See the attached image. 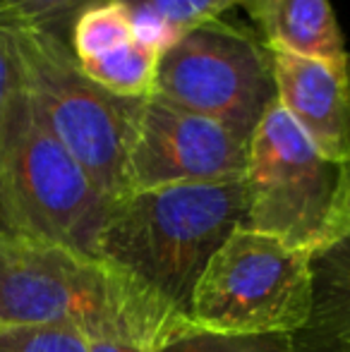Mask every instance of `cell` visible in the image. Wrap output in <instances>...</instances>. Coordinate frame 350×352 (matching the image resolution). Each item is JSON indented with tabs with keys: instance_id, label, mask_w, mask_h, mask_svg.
Returning <instances> with one entry per match:
<instances>
[{
	"instance_id": "13",
	"label": "cell",
	"mask_w": 350,
	"mask_h": 352,
	"mask_svg": "<svg viewBox=\"0 0 350 352\" xmlns=\"http://www.w3.org/2000/svg\"><path fill=\"white\" fill-rule=\"evenodd\" d=\"M156 352H298L290 333H219L199 326H175Z\"/></svg>"
},
{
	"instance_id": "9",
	"label": "cell",
	"mask_w": 350,
	"mask_h": 352,
	"mask_svg": "<svg viewBox=\"0 0 350 352\" xmlns=\"http://www.w3.org/2000/svg\"><path fill=\"white\" fill-rule=\"evenodd\" d=\"M278 108L329 161L350 158V60L327 63L271 51Z\"/></svg>"
},
{
	"instance_id": "17",
	"label": "cell",
	"mask_w": 350,
	"mask_h": 352,
	"mask_svg": "<svg viewBox=\"0 0 350 352\" xmlns=\"http://www.w3.org/2000/svg\"><path fill=\"white\" fill-rule=\"evenodd\" d=\"M350 228V158L341 163V190H338V211H336V235Z\"/></svg>"
},
{
	"instance_id": "2",
	"label": "cell",
	"mask_w": 350,
	"mask_h": 352,
	"mask_svg": "<svg viewBox=\"0 0 350 352\" xmlns=\"http://www.w3.org/2000/svg\"><path fill=\"white\" fill-rule=\"evenodd\" d=\"M185 321L106 261L0 230V326H70L156 350Z\"/></svg>"
},
{
	"instance_id": "16",
	"label": "cell",
	"mask_w": 350,
	"mask_h": 352,
	"mask_svg": "<svg viewBox=\"0 0 350 352\" xmlns=\"http://www.w3.org/2000/svg\"><path fill=\"white\" fill-rule=\"evenodd\" d=\"M0 352H89L70 326H0Z\"/></svg>"
},
{
	"instance_id": "1",
	"label": "cell",
	"mask_w": 350,
	"mask_h": 352,
	"mask_svg": "<svg viewBox=\"0 0 350 352\" xmlns=\"http://www.w3.org/2000/svg\"><path fill=\"white\" fill-rule=\"evenodd\" d=\"M243 180L171 185L113 201L96 256L190 321L195 287L219 247L245 226Z\"/></svg>"
},
{
	"instance_id": "8",
	"label": "cell",
	"mask_w": 350,
	"mask_h": 352,
	"mask_svg": "<svg viewBox=\"0 0 350 352\" xmlns=\"http://www.w3.org/2000/svg\"><path fill=\"white\" fill-rule=\"evenodd\" d=\"M250 144L228 127L146 94L127 161V195L171 185L243 180Z\"/></svg>"
},
{
	"instance_id": "14",
	"label": "cell",
	"mask_w": 350,
	"mask_h": 352,
	"mask_svg": "<svg viewBox=\"0 0 350 352\" xmlns=\"http://www.w3.org/2000/svg\"><path fill=\"white\" fill-rule=\"evenodd\" d=\"M96 3L103 0H0V14L67 41L75 19Z\"/></svg>"
},
{
	"instance_id": "11",
	"label": "cell",
	"mask_w": 350,
	"mask_h": 352,
	"mask_svg": "<svg viewBox=\"0 0 350 352\" xmlns=\"http://www.w3.org/2000/svg\"><path fill=\"white\" fill-rule=\"evenodd\" d=\"M309 336L333 345L350 343V228L312 252Z\"/></svg>"
},
{
	"instance_id": "10",
	"label": "cell",
	"mask_w": 350,
	"mask_h": 352,
	"mask_svg": "<svg viewBox=\"0 0 350 352\" xmlns=\"http://www.w3.org/2000/svg\"><path fill=\"white\" fill-rule=\"evenodd\" d=\"M254 34L269 51L327 63H346L350 53L329 0H240Z\"/></svg>"
},
{
	"instance_id": "6",
	"label": "cell",
	"mask_w": 350,
	"mask_h": 352,
	"mask_svg": "<svg viewBox=\"0 0 350 352\" xmlns=\"http://www.w3.org/2000/svg\"><path fill=\"white\" fill-rule=\"evenodd\" d=\"M151 94L216 120L248 144L278 106L271 51L254 32L223 17L187 29L159 53Z\"/></svg>"
},
{
	"instance_id": "19",
	"label": "cell",
	"mask_w": 350,
	"mask_h": 352,
	"mask_svg": "<svg viewBox=\"0 0 350 352\" xmlns=\"http://www.w3.org/2000/svg\"><path fill=\"white\" fill-rule=\"evenodd\" d=\"M341 348V352H350V343H343V345H338Z\"/></svg>"
},
{
	"instance_id": "20",
	"label": "cell",
	"mask_w": 350,
	"mask_h": 352,
	"mask_svg": "<svg viewBox=\"0 0 350 352\" xmlns=\"http://www.w3.org/2000/svg\"><path fill=\"white\" fill-rule=\"evenodd\" d=\"M0 230H5V226H3V221H0Z\"/></svg>"
},
{
	"instance_id": "12",
	"label": "cell",
	"mask_w": 350,
	"mask_h": 352,
	"mask_svg": "<svg viewBox=\"0 0 350 352\" xmlns=\"http://www.w3.org/2000/svg\"><path fill=\"white\" fill-rule=\"evenodd\" d=\"M130 12L137 36L164 51L182 32L223 17L240 0H116Z\"/></svg>"
},
{
	"instance_id": "5",
	"label": "cell",
	"mask_w": 350,
	"mask_h": 352,
	"mask_svg": "<svg viewBox=\"0 0 350 352\" xmlns=\"http://www.w3.org/2000/svg\"><path fill=\"white\" fill-rule=\"evenodd\" d=\"M312 311V252L240 226L206 264L190 324L219 333L305 331Z\"/></svg>"
},
{
	"instance_id": "4",
	"label": "cell",
	"mask_w": 350,
	"mask_h": 352,
	"mask_svg": "<svg viewBox=\"0 0 350 352\" xmlns=\"http://www.w3.org/2000/svg\"><path fill=\"white\" fill-rule=\"evenodd\" d=\"M113 201L43 127L27 91L10 118L0 156V221L5 230L41 237L96 256Z\"/></svg>"
},
{
	"instance_id": "7",
	"label": "cell",
	"mask_w": 350,
	"mask_h": 352,
	"mask_svg": "<svg viewBox=\"0 0 350 352\" xmlns=\"http://www.w3.org/2000/svg\"><path fill=\"white\" fill-rule=\"evenodd\" d=\"M245 185V228L307 252L336 237L341 163L322 156L283 108H271L250 140Z\"/></svg>"
},
{
	"instance_id": "3",
	"label": "cell",
	"mask_w": 350,
	"mask_h": 352,
	"mask_svg": "<svg viewBox=\"0 0 350 352\" xmlns=\"http://www.w3.org/2000/svg\"><path fill=\"white\" fill-rule=\"evenodd\" d=\"M27 96L39 120L111 201L127 195V161L144 96H120L80 70L70 43L17 24Z\"/></svg>"
},
{
	"instance_id": "18",
	"label": "cell",
	"mask_w": 350,
	"mask_h": 352,
	"mask_svg": "<svg viewBox=\"0 0 350 352\" xmlns=\"http://www.w3.org/2000/svg\"><path fill=\"white\" fill-rule=\"evenodd\" d=\"M89 352H156L149 345L132 343V340H118V338H87Z\"/></svg>"
},
{
	"instance_id": "15",
	"label": "cell",
	"mask_w": 350,
	"mask_h": 352,
	"mask_svg": "<svg viewBox=\"0 0 350 352\" xmlns=\"http://www.w3.org/2000/svg\"><path fill=\"white\" fill-rule=\"evenodd\" d=\"M24 91L27 87H24V67L19 56L17 24L0 14V156H3L10 118Z\"/></svg>"
}]
</instances>
